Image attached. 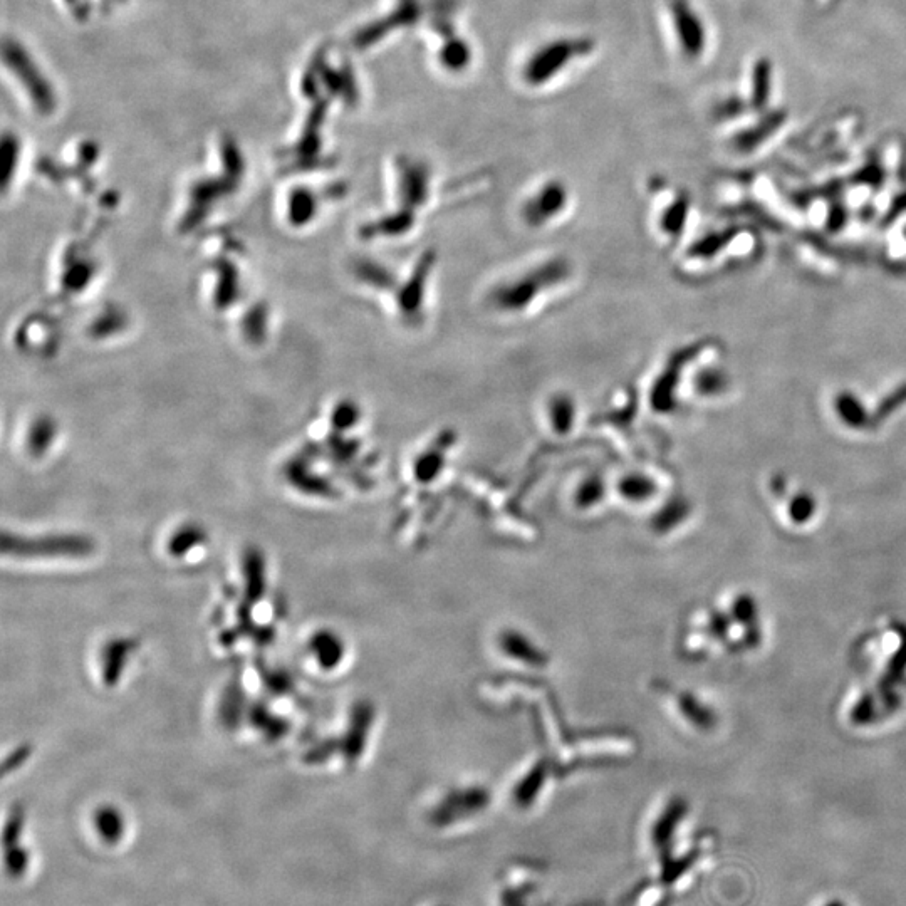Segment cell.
Here are the masks:
<instances>
[{"instance_id": "cell-10", "label": "cell", "mask_w": 906, "mask_h": 906, "mask_svg": "<svg viewBox=\"0 0 906 906\" xmlns=\"http://www.w3.org/2000/svg\"><path fill=\"white\" fill-rule=\"evenodd\" d=\"M831 906H839V905H836V903H834V905H831Z\"/></svg>"}, {"instance_id": "cell-8", "label": "cell", "mask_w": 906, "mask_h": 906, "mask_svg": "<svg viewBox=\"0 0 906 906\" xmlns=\"http://www.w3.org/2000/svg\"><path fill=\"white\" fill-rule=\"evenodd\" d=\"M542 782H544V776H542L541 771H536L532 776L527 777L526 781L517 787V801L521 802V804H529L536 797V794H539Z\"/></svg>"}, {"instance_id": "cell-2", "label": "cell", "mask_w": 906, "mask_h": 906, "mask_svg": "<svg viewBox=\"0 0 906 906\" xmlns=\"http://www.w3.org/2000/svg\"><path fill=\"white\" fill-rule=\"evenodd\" d=\"M487 802H489V794L484 789L459 791L457 794L448 796L438 806L437 811L433 813V821L440 824V826H447V824L457 821L462 816L474 814L480 809H484Z\"/></svg>"}, {"instance_id": "cell-3", "label": "cell", "mask_w": 906, "mask_h": 906, "mask_svg": "<svg viewBox=\"0 0 906 906\" xmlns=\"http://www.w3.org/2000/svg\"><path fill=\"white\" fill-rule=\"evenodd\" d=\"M563 207H566V190L558 183H547L529 198L522 214H526L529 224L542 225L558 217L554 214H558Z\"/></svg>"}, {"instance_id": "cell-7", "label": "cell", "mask_w": 906, "mask_h": 906, "mask_svg": "<svg viewBox=\"0 0 906 906\" xmlns=\"http://www.w3.org/2000/svg\"><path fill=\"white\" fill-rule=\"evenodd\" d=\"M620 489L621 494L625 495V499L628 500L645 499V495L650 492L648 480L640 479V477H636V475H628L626 479H623Z\"/></svg>"}, {"instance_id": "cell-6", "label": "cell", "mask_w": 906, "mask_h": 906, "mask_svg": "<svg viewBox=\"0 0 906 906\" xmlns=\"http://www.w3.org/2000/svg\"><path fill=\"white\" fill-rule=\"evenodd\" d=\"M6 870L7 875L11 878H21L29 868L31 863V854L27 849L16 846V848L6 849Z\"/></svg>"}, {"instance_id": "cell-5", "label": "cell", "mask_w": 906, "mask_h": 906, "mask_svg": "<svg viewBox=\"0 0 906 906\" xmlns=\"http://www.w3.org/2000/svg\"><path fill=\"white\" fill-rule=\"evenodd\" d=\"M96 828L103 841L116 844L125 834V823L115 809H103L96 816Z\"/></svg>"}, {"instance_id": "cell-9", "label": "cell", "mask_w": 906, "mask_h": 906, "mask_svg": "<svg viewBox=\"0 0 906 906\" xmlns=\"http://www.w3.org/2000/svg\"><path fill=\"white\" fill-rule=\"evenodd\" d=\"M22 831V818L21 816H14L11 818V821L7 823L6 829H4V839H2V844L4 848L11 849L19 846V839H21Z\"/></svg>"}, {"instance_id": "cell-4", "label": "cell", "mask_w": 906, "mask_h": 906, "mask_svg": "<svg viewBox=\"0 0 906 906\" xmlns=\"http://www.w3.org/2000/svg\"><path fill=\"white\" fill-rule=\"evenodd\" d=\"M502 648L506 650L509 657H514V660L527 663V665L539 667V665L544 663V655L539 651V648L532 645L526 636L517 635L514 631L502 636Z\"/></svg>"}, {"instance_id": "cell-1", "label": "cell", "mask_w": 906, "mask_h": 906, "mask_svg": "<svg viewBox=\"0 0 906 906\" xmlns=\"http://www.w3.org/2000/svg\"><path fill=\"white\" fill-rule=\"evenodd\" d=\"M589 51L591 42L584 39H554L532 53L524 66L522 78L532 88H542Z\"/></svg>"}]
</instances>
